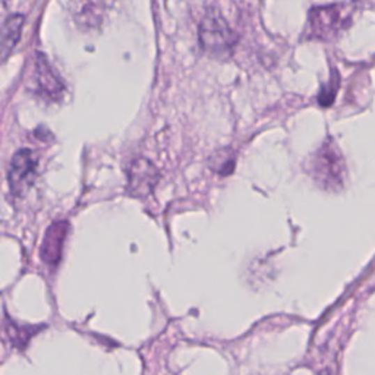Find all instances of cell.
<instances>
[{
  "label": "cell",
  "instance_id": "obj_1",
  "mask_svg": "<svg viewBox=\"0 0 375 375\" xmlns=\"http://www.w3.org/2000/svg\"><path fill=\"white\" fill-rule=\"evenodd\" d=\"M198 34L201 47L214 56L230 53L236 43L235 33L230 30V26L220 13L215 10H208L199 25Z\"/></svg>",
  "mask_w": 375,
  "mask_h": 375
},
{
  "label": "cell",
  "instance_id": "obj_2",
  "mask_svg": "<svg viewBox=\"0 0 375 375\" xmlns=\"http://www.w3.org/2000/svg\"><path fill=\"white\" fill-rule=\"evenodd\" d=\"M312 176L326 190H335L343 185L344 166L340 151L336 144L331 141L326 142L324 146L315 153L312 158Z\"/></svg>",
  "mask_w": 375,
  "mask_h": 375
},
{
  "label": "cell",
  "instance_id": "obj_3",
  "mask_svg": "<svg viewBox=\"0 0 375 375\" xmlns=\"http://www.w3.org/2000/svg\"><path fill=\"white\" fill-rule=\"evenodd\" d=\"M37 170V157L31 150H20L13 155L8 179L10 185V191L15 195H22L34 182Z\"/></svg>",
  "mask_w": 375,
  "mask_h": 375
},
{
  "label": "cell",
  "instance_id": "obj_4",
  "mask_svg": "<svg viewBox=\"0 0 375 375\" xmlns=\"http://www.w3.org/2000/svg\"><path fill=\"white\" fill-rule=\"evenodd\" d=\"M158 171L147 158H137L129 166L128 191L138 198L148 197L158 182Z\"/></svg>",
  "mask_w": 375,
  "mask_h": 375
},
{
  "label": "cell",
  "instance_id": "obj_5",
  "mask_svg": "<svg viewBox=\"0 0 375 375\" xmlns=\"http://www.w3.org/2000/svg\"><path fill=\"white\" fill-rule=\"evenodd\" d=\"M340 5H330L314 8L309 12V25L314 37H333L344 22V13Z\"/></svg>",
  "mask_w": 375,
  "mask_h": 375
},
{
  "label": "cell",
  "instance_id": "obj_6",
  "mask_svg": "<svg viewBox=\"0 0 375 375\" xmlns=\"http://www.w3.org/2000/svg\"><path fill=\"white\" fill-rule=\"evenodd\" d=\"M36 91L41 95H45L47 100H57L63 91V85L61 79L50 68L46 57L43 54L37 56L36 61Z\"/></svg>",
  "mask_w": 375,
  "mask_h": 375
},
{
  "label": "cell",
  "instance_id": "obj_7",
  "mask_svg": "<svg viewBox=\"0 0 375 375\" xmlns=\"http://www.w3.org/2000/svg\"><path fill=\"white\" fill-rule=\"evenodd\" d=\"M68 234V224L66 223H54L46 234L45 242L41 247V257L43 261L47 264H56L61 259L62 245L65 236Z\"/></svg>",
  "mask_w": 375,
  "mask_h": 375
},
{
  "label": "cell",
  "instance_id": "obj_8",
  "mask_svg": "<svg viewBox=\"0 0 375 375\" xmlns=\"http://www.w3.org/2000/svg\"><path fill=\"white\" fill-rule=\"evenodd\" d=\"M24 21H25V18H24V15H21V13H13V15L8 17V20L5 21L3 28H2V57H3V61L18 45V41L21 38V33H22Z\"/></svg>",
  "mask_w": 375,
  "mask_h": 375
},
{
  "label": "cell",
  "instance_id": "obj_9",
  "mask_svg": "<svg viewBox=\"0 0 375 375\" xmlns=\"http://www.w3.org/2000/svg\"><path fill=\"white\" fill-rule=\"evenodd\" d=\"M336 75V74H335ZM335 75H333V79H331V84H330V89H324L321 91V95H320V103L323 106H328L331 105V102H333L335 97H336V91H337V85H339V78H336L335 81Z\"/></svg>",
  "mask_w": 375,
  "mask_h": 375
}]
</instances>
